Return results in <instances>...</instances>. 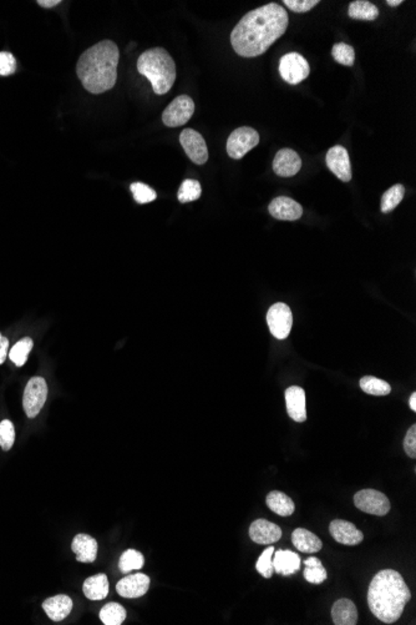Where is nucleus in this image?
<instances>
[{"label":"nucleus","instance_id":"11","mask_svg":"<svg viewBox=\"0 0 416 625\" xmlns=\"http://www.w3.org/2000/svg\"><path fill=\"white\" fill-rule=\"evenodd\" d=\"M180 144L183 147L188 159L197 165H203L208 160V149L206 141L200 132L194 129H185L180 134Z\"/></svg>","mask_w":416,"mask_h":625},{"label":"nucleus","instance_id":"16","mask_svg":"<svg viewBox=\"0 0 416 625\" xmlns=\"http://www.w3.org/2000/svg\"><path fill=\"white\" fill-rule=\"evenodd\" d=\"M329 532L337 542L344 546H356L364 539V535L353 523L343 519H334L329 526Z\"/></svg>","mask_w":416,"mask_h":625},{"label":"nucleus","instance_id":"24","mask_svg":"<svg viewBox=\"0 0 416 625\" xmlns=\"http://www.w3.org/2000/svg\"><path fill=\"white\" fill-rule=\"evenodd\" d=\"M85 597L90 600H103L109 594V580L105 574L88 578L83 585Z\"/></svg>","mask_w":416,"mask_h":625},{"label":"nucleus","instance_id":"20","mask_svg":"<svg viewBox=\"0 0 416 625\" xmlns=\"http://www.w3.org/2000/svg\"><path fill=\"white\" fill-rule=\"evenodd\" d=\"M71 549L80 563L95 562L97 556V542L89 535H77L71 543Z\"/></svg>","mask_w":416,"mask_h":625},{"label":"nucleus","instance_id":"17","mask_svg":"<svg viewBox=\"0 0 416 625\" xmlns=\"http://www.w3.org/2000/svg\"><path fill=\"white\" fill-rule=\"evenodd\" d=\"M250 537L258 544H271L282 538V529L267 519H257L250 524Z\"/></svg>","mask_w":416,"mask_h":625},{"label":"nucleus","instance_id":"9","mask_svg":"<svg viewBox=\"0 0 416 625\" xmlns=\"http://www.w3.org/2000/svg\"><path fill=\"white\" fill-rule=\"evenodd\" d=\"M267 323L276 339L285 340L291 334L293 325L291 308L283 302L274 304L267 313Z\"/></svg>","mask_w":416,"mask_h":625},{"label":"nucleus","instance_id":"42","mask_svg":"<svg viewBox=\"0 0 416 625\" xmlns=\"http://www.w3.org/2000/svg\"><path fill=\"white\" fill-rule=\"evenodd\" d=\"M38 4L42 8H53L60 4V0H39Z\"/></svg>","mask_w":416,"mask_h":625},{"label":"nucleus","instance_id":"15","mask_svg":"<svg viewBox=\"0 0 416 625\" xmlns=\"http://www.w3.org/2000/svg\"><path fill=\"white\" fill-rule=\"evenodd\" d=\"M148 588H150V578L142 573L127 576L116 584V591L118 594L127 599L145 596Z\"/></svg>","mask_w":416,"mask_h":625},{"label":"nucleus","instance_id":"26","mask_svg":"<svg viewBox=\"0 0 416 625\" xmlns=\"http://www.w3.org/2000/svg\"><path fill=\"white\" fill-rule=\"evenodd\" d=\"M348 14L356 21H375L379 16V9L370 1L355 0L349 4Z\"/></svg>","mask_w":416,"mask_h":625},{"label":"nucleus","instance_id":"39","mask_svg":"<svg viewBox=\"0 0 416 625\" xmlns=\"http://www.w3.org/2000/svg\"><path fill=\"white\" fill-rule=\"evenodd\" d=\"M283 4L294 13H307L311 9L320 4L318 0H285Z\"/></svg>","mask_w":416,"mask_h":625},{"label":"nucleus","instance_id":"19","mask_svg":"<svg viewBox=\"0 0 416 625\" xmlns=\"http://www.w3.org/2000/svg\"><path fill=\"white\" fill-rule=\"evenodd\" d=\"M42 609L53 622H62L73 611V600L68 596H55L42 603Z\"/></svg>","mask_w":416,"mask_h":625},{"label":"nucleus","instance_id":"43","mask_svg":"<svg viewBox=\"0 0 416 625\" xmlns=\"http://www.w3.org/2000/svg\"><path fill=\"white\" fill-rule=\"evenodd\" d=\"M410 408L413 410H416V393H411L409 400Z\"/></svg>","mask_w":416,"mask_h":625},{"label":"nucleus","instance_id":"8","mask_svg":"<svg viewBox=\"0 0 416 625\" xmlns=\"http://www.w3.org/2000/svg\"><path fill=\"white\" fill-rule=\"evenodd\" d=\"M194 112V100L188 95H180L165 109L162 114V121L168 127H179L187 124Z\"/></svg>","mask_w":416,"mask_h":625},{"label":"nucleus","instance_id":"32","mask_svg":"<svg viewBox=\"0 0 416 625\" xmlns=\"http://www.w3.org/2000/svg\"><path fill=\"white\" fill-rule=\"evenodd\" d=\"M33 345L34 343L30 337H25L23 340L18 341L9 352L10 360L14 362L18 367H21L28 360V356L33 348Z\"/></svg>","mask_w":416,"mask_h":625},{"label":"nucleus","instance_id":"22","mask_svg":"<svg viewBox=\"0 0 416 625\" xmlns=\"http://www.w3.org/2000/svg\"><path fill=\"white\" fill-rule=\"evenodd\" d=\"M332 618L335 625H355L358 623L356 606L349 599H339L332 608Z\"/></svg>","mask_w":416,"mask_h":625},{"label":"nucleus","instance_id":"29","mask_svg":"<svg viewBox=\"0 0 416 625\" xmlns=\"http://www.w3.org/2000/svg\"><path fill=\"white\" fill-rule=\"evenodd\" d=\"M361 389L372 396H388L391 387L388 382L373 376H365L361 380Z\"/></svg>","mask_w":416,"mask_h":625},{"label":"nucleus","instance_id":"31","mask_svg":"<svg viewBox=\"0 0 416 625\" xmlns=\"http://www.w3.org/2000/svg\"><path fill=\"white\" fill-rule=\"evenodd\" d=\"M405 195V188L402 184H396L393 188H389L385 191V194L382 197V214H389L393 211L399 204L402 201Z\"/></svg>","mask_w":416,"mask_h":625},{"label":"nucleus","instance_id":"5","mask_svg":"<svg viewBox=\"0 0 416 625\" xmlns=\"http://www.w3.org/2000/svg\"><path fill=\"white\" fill-rule=\"evenodd\" d=\"M259 144V134L250 126L238 127L229 134L227 140V154L229 158L239 160L246 154L250 153L253 147Z\"/></svg>","mask_w":416,"mask_h":625},{"label":"nucleus","instance_id":"37","mask_svg":"<svg viewBox=\"0 0 416 625\" xmlns=\"http://www.w3.org/2000/svg\"><path fill=\"white\" fill-rule=\"evenodd\" d=\"M14 424L5 419L0 424V447L3 448V451H9L14 445Z\"/></svg>","mask_w":416,"mask_h":625},{"label":"nucleus","instance_id":"1","mask_svg":"<svg viewBox=\"0 0 416 625\" xmlns=\"http://www.w3.org/2000/svg\"><path fill=\"white\" fill-rule=\"evenodd\" d=\"M288 14L276 3L257 8L243 16L231 33V44L243 58L264 54L288 28Z\"/></svg>","mask_w":416,"mask_h":625},{"label":"nucleus","instance_id":"10","mask_svg":"<svg viewBox=\"0 0 416 625\" xmlns=\"http://www.w3.org/2000/svg\"><path fill=\"white\" fill-rule=\"evenodd\" d=\"M354 504L364 513L382 517L390 511V502L385 494L375 489H363L354 495Z\"/></svg>","mask_w":416,"mask_h":625},{"label":"nucleus","instance_id":"27","mask_svg":"<svg viewBox=\"0 0 416 625\" xmlns=\"http://www.w3.org/2000/svg\"><path fill=\"white\" fill-rule=\"evenodd\" d=\"M305 569L303 572L305 580L312 584L323 583L328 578L326 570L317 556H309L305 559Z\"/></svg>","mask_w":416,"mask_h":625},{"label":"nucleus","instance_id":"30","mask_svg":"<svg viewBox=\"0 0 416 625\" xmlns=\"http://www.w3.org/2000/svg\"><path fill=\"white\" fill-rule=\"evenodd\" d=\"M144 556L135 550V549H129L122 553L118 561V568L122 573H130L132 570H140L144 567Z\"/></svg>","mask_w":416,"mask_h":625},{"label":"nucleus","instance_id":"4","mask_svg":"<svg viewBox=\"0 0 416 625\" xmlns=\"http://www.w3.org/2000/svg\"><path fill=\"white\" fill-rule=\"evenodd\" d=\"M138 70L148 79L157 95L167 94L176 80V64L164 48L150 49L142 53L138 60Z\"/></svg>","mask_w":416,"mask_h":625},{"label":"nucleus","instance_id":"25","mask_svg":"<svg viewBox=\"0 0 416 625\" xmlns=\"http://www.w3.org/2000/svg\"><path fill=\"white\" fill-rule=\"evenodd\" d=\"M265 502L271 511L282 517H289L296 511L294 502L291 500V497L279 491H273L268 494Z\"/></svg>","mask_w":416,"mask_h":625},{"label":"nucleus","instance_id":"2","mask_svg":"<svg viewBox=\"0 0 416 625\" xmlns=\"http://www.w3.org/2000/svg\"><path fill=\"white\" fill-rule=\"evenodd\" d=\"M120 51L112 40H103L85 50L79 58L77 77L91 94L112 90L118 80Z\"/></svg>","mask_w":416,"mask_h":625},{"label":"nucleus","instance_id":"35","mask_svg":"<svg viewBox=\"0 0 416 625\" xmlns=\"http://www.w3.org/2000/svg\"><path fill=\"white\" fill-rule=\"evenodd\" d=\"M131 191L135 201L139 204H148L155 201L157 197L156 191L144 182H133L131 185Z\"/></svg>","mask_w":416,"mask_h":625},{"label":"nucleus","instance_id":"34","mask_svg":"<svg viewBox=\"0 0 416 625\" xmlns=\"http://www.w3.org/2000/svg\"><path fill=\"white\" fill-rule=\"evenodd\" d=\"M332 56L337 63L346 65V66H353L354 62H355L354 48L346 42L335 44L332 49Z\"/></svg>","mask_w":416,"mask_h":625},{"label":"nucleus","instance_id":"41","mask_svg":"<svg viewBox=\"0 0 416 625\" xmlns=\"http://www.w3.org/2000/svg\"><path fill=\"white\" fill-rule=\"evenodd\" d=\"M8 348H9V341L5 337H1V340H0V365L4 363L7 358Z\"/></svg>","mask_w":416,"mask_h":625},{"label":"nucleus","instance_id":"3","mask_svg":"<svg viewBox=\"0 0 416 625\" xmlns=\"http://www.w3.org/2000/svg\"><path fill=\"white\" fill-rule=\"evenodd\" d=\"M410 599L409 588L396 570H380L369 585V608L382 623L393 624L399 620Z\"/></svg>","mask_w":416,"mask_h":625},{"label":"nucleus","instance_id":"12","mask_svg":"<svg viewBox=\"0 0 416 625\" xmlns=\"http://www.w3.org/2000/svg\"><path fill=\"white\" fill-rule=\"evenodd\" d=\"M326 167L339 180L349 182L352 180V164L349 154L344 146H333L328 150L326 156Z\"/></svg>","mask_w":416,"mask_h":625},{"label":"nucleus","instance_id":"44","mask_svg":"<svg viewBox=\"0 0 416 625\" xmlns=\"http://www.w3.org/2000/svg\"><path fill=\"white\" fill-rule=\"evenodd\" d=\"M387 4L389 7H399L400 4H402V0H388Z\"/></svg>","mask_w":416,"mask_h":625},{"label":"nucleus","instance_id":"23","mask_svg":"<svg viewBox=\"0 0 416 625\" xmlns=\"http://www.w3.org/2000/svg\"><path fill=\"white\" fill-rule=\"evenodd\" d=\"M291 543L302 553H317L323 548L320 538L304 528H297L291 533Z\"/></svg>","mask_w":416,"mask_h":625},{"label":"nucleus","instance_id":"18","mask_svg":"<svg viewBox=\"0 0 416 625\" xmlns=\"http://www.w3.org/2000/svg\"><path fill=\"white\" fill-rule=\"evenodd\" d=\"M285 403H287V412L291 419L299 424L304 422L307 419L304 389L298 386H291L289 389H287Z\"/></svg>","mask_w":416,"mask_h":625},{"label":"nucleus","instance_id":"21","mask_svg":"<svg viewBox=\"0 0 416 625\" xmlns=\"http://www.w3.org/2000/svg\"><path fill=\"white\" fill-rule=\"evenodd\" d=\"M273 554H274V559L272 562H273L274 572H277L279 574L291 576V574L297 573L300 568V558L297 553H294L291 550L279 549Z\"/></svg>","mask_w":416,"mask_h":625},{"label":"nucleus","instance_id":"45","mask_svg":"<svg viewBox=\"0 0 416 625\" xmlns=\"http://www.w3.org/2000/svg\"><path fill=\"white\" fill-rule=\"evenodd\" d=\"M1 337H3V336H1V334H0V340H1Z\"/></svg>","mask_w":416,"mask_h":625},{"label":"nucleus","instance_id":"38","mask_svg":"<svg viewBox=\"0 0 416 625\" xmlns=\"http://www.w3.org/2000/svg\"><path fill=\"white\" fill-rule=\"evenodd\" d=\"M16 70V60L10 53H0V75L8 77L14 74Z\"/></svg>","mask_w":416,"mask_h":625},{"label":"nucleus","instance_id":"40","mask_svg":"<svg viewBox=\"0 0 416 625\" xmlns=\"http://www.w3.org/2000/svg\"><path fill=\"white\" fill-rule=\"evenodd\" d=\"M404 450L410 458L416 457V426H411L404 439Z\"/></svg>","mask_w":416,"mask_h":625},{"label":"nucleus","instance_id":"7","mask_svg":"<svg viewBox=\"0 0 416 625\" xmlns=\"http://www.w3.org/2000/svg\"><path fill=\"white\" fill-rule=\"evenodd\" d=\"M48 398V384L42 377H33L29 381L23 398L24 410L29 418H34L40 413Z\"/></svg>","mask_w":416,"mask_h":625},{"label":"nucleus","instance_id":"33","mask_svg":"<svg viewBox=\"0 0 416 625\" xmlns=\"http://www.w3.org/2000/svg\"><path fill=\"white\" fill-rule=\"evenodd\" d=\"M201 184L197 180L187 179V180L182 182L177 197H179L181 204H187V202L198 200L201 197Z\"/></svg>","mask_w":416,"mask_h":625},{"label":"nucleus","instance_id":"36","mask_svg":"<svg viewBox=\"0 0 416 625\" xmlns=\"http://www.w3.org/2000/svg\"><path fill=\"white\" fill-rule=\"evenodd\" d=\"M273 553H274V548L273 547H268V548L264 550L262 553V556L258 558L257 561L256 568L264 578L270 579L273 576L274 573V567H273V562H272V556H273Z\"/></svg>","mask_w":416,"mask_h":625},{"label":"nucleus","instance_id":"6","mask_svg":"<svg viewBox=\"0 0 416 625\" xmlns=\"http://www.w3.org/2000/svg\"><path fill=\"white\" fill-rule=\"evenodd\" d=\"M311 66L304 56L298 53H289L282 56L279 62V74L285 83L297 85L309 77Z\"/></svg>","mask_w":416,"mask_h":625},{"label":"nucleus","instance_id":"28","mask_svg":"<svg viewBox=\"0 0 416 625\" xmlns=\"http://www.w3.org/2000/svg\"><path fill=\"white\" fill-rule=\"evenodd\" d=\"M100 619L105 625H120L126 619L125 608L118 603H109L100 611Z\"/></svg>","mask_w":416,"mask_h":625},{"label":"nucleus","instance_id":"13","mask_svg":"<svg viewBox=\"0 0 416 625\" xmlns=\"http://www.w3.org/2000/svg\"><path fill=\"white\" fill-rule=\"evenodd\" d=\"M302 169V159L294 150L281 149L273 160V171L281 177H291Z\"/></svg>","mask_w":416,"mask_h":625},{"label":"nucleus","instance_id":"14","mask_svg":"<svg viewBox=\"0 0 416 625\" xmlns=\"http://www.w3.org/2000/svg\"><path fill=\"white\" fill-rule=\"evenodd\" d=\"M268 211L274 219L285 221H296L303 215V208L297 201L287 196H278L268 206Z\"/></svg>","mask_w":416,"mask_h":625}]
</instances>
